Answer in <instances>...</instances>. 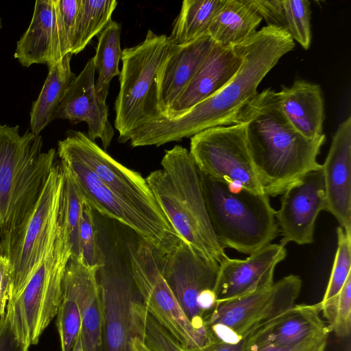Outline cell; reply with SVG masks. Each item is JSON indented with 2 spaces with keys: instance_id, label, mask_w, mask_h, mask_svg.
<instances>
[{
  "instance_id": "obj_1",
  "label": "cell",
  "mask_w": 351,
  "mask_h": 351,
  "mask_svg": "<svg viewBox=\"0 0 351 351\" xmlns=\"http://www.w3.org/2000/svg\"><path fill=\"white\" fill-rule=\"evenodd\" d=\"M237 47L241 64L218 92L176 118L157 114L132 132L130 145L159 147L191 138L210 128L235 124L258 95L261 82L295 44L286 29L267 25Z\"/></svg>"
},
{
  "instance_id": "obj_2",
  "label": "cell",
  "mask_w": 351,
  "mask_h": 351,
  "mask_svg": "<svg viewBox=\"0 0 351 351\" xmlns=\"http://www.w3.org/2000/svg\"><path fill=\"white\" fill-rule=\"evenodd\" d=\"M245 125L247 145L264 192L281 195L305 173L322 166L317 157L325 134L305 137L284 115L277 92L268 88L244 108L235 124Z\"/></svg>"
},
{
  "instance_id": "obj_3",
  "label": "cell",
  "mask_w": 351,
  "mask_h": 351,
  "mask_svg": "<svg viewBox=\"0 0 351 351\" xmlns=\"http://www.w3.org/2000/svg\"><path fill=\"white\" fill-rule=\"evenodd\" d=\"M160 164L161 169L145 178L160 208L185 243L219 264L228 256L213 230L199 171L189 151L176 145L165 151Z\"/></svg>"
},
{
  "instance_id": "obj_4",
  "label": "cell",
  "mask_w": 351,
  "mask_h": 351,
  "mask_svg": "<svg viewBox=\"0 0 351 351\" xmlns=\"http://www.w3.org/2000/svg\"><path fill=\"white\" fill-rule=\"evenodd\" d=\"M40 135L0 123V254L30 217L56 164Z\"/></svg>"
},
{
  "instance_id": "obj_5",
  "label": "cell",
  "mask_w": 351,
  "mask_h": 351,
  "mask_svg": "<svg viewBox=\"0 0 351 351\" xmlns=\"http://www.w3.org/2000/svg\"><path fill=\"white\" fill-rule=\"evenodd\" d=\"M199 175L208 215L224 249L250 255L277 237L276 210L266 193L233 187L200 171Z\"/></svg>"
},
{
  "instance_id": "obj_6",
  "label": "cell",
  "mask_w": 351,
  "mask_h": 351,
  "mask_svg": "<svg viewBox=\"0 0 351 351\" xmlns=\"http://www.w3.org/2000/svg\"><path fill=\"white\" fill-rule=\"evenodd\" d=\"M71 255L67 232L58 217L53 245L22 290L10 299L8 315L16 337L29 347L36 344L57 315L62 299L65 269Z\"/></svg>"
},
{
  "instance_id": "obj_7",
  "label": "cell",
  "mask_w": 351,
  "mask_h": 351,
  "mask_svg": "<svg viewBox=\"0 0 351 351\" xmlns=\"http://www.w3.org/2000/svg\"><path fill=\"white\" fill-rule=\"evenodd\" d=\"M173 45L166 35L149 29L138 45L122 50L120 88L114 102L118 141H130L132 132L157 113L154 80Z\"/></svg>"
},
{
  "instance_id": "obj_8",
  "label": "cell",
  "mask_w": 351,
  "mask_h": 351,
  "mask_svg": "<svg viewBox=\"0 0 351 351\" xmlns=\"http://www.w3.org/2000/svg\"><path fill=\"white\" fill-rule=\"evenodd\" d=\"M128 252L133 283L147 313L186 350L212 342L193 326L182 309L163 274V254L138 237L128 244Z\"/></svg>"
},
{
  "instance_id": "obj_9",
  "label": "cell",
  "mask_w": 351,
  "mask_h": 351,
  "mask_svg": "<svg viewBox=\"0 0 351 351\" xmlns=\"http://www.w3.org/2000/svg\"><path fill=\"white\" fill-rule=\"evenodd\" d=\"M302 284L298 276L290 274L269 287L217 303L206 321L212 341L237 343L244 340L295 304Z\"/></svg>"
},
{
  "instance_id": "obj_10",
  "label": "cell",
  "mask_w": 351,
  "mask_h": 351,
  "mask_svg": "<svg viewBox=\"0 0 351 351\" xmlns=\"http://www.w3.org/2000/svg\"><path fill=\"white\" fill-rule=\"evenodd\" d=\"M57 162L30 217L1 254L9 259L12 268L10 299L22 290L55 242L64 179L63 167Z\"/></svg>"
},
{
  "instance_id": "obj_11",
  "label": "cell",
  "mask_w": 351,
  "mask_h": 351,
  "mask_svg": "<svg viewBox=\"0 0 351 351\" xmlns=\"http://www.w3.org/2000/svg\"><path fill=\"white\" fill-rule=\"evenodd\" d=\"M189 152L199 170L210 178L265 193L247 145L244 123L210 128L193 136Z\"/></svg>"
},
{
  "instance_id": "obj_12",
  "label": "cell",
  "mask_w": 351,
  "mask_h": 351,
  "mask_svg": "<svg viewBox=\"0 0 351 351\" xmlns=\"http://www.w3.org/2000/svg\"><path fill=\"white\" fill-rule=\"evenodd\" d=\"M57 154L80 160L123 200L156 223L174 230L157 204L145 178L114 160L85 133L71 131L64 139L58 141Z\"/></svg>"
},
{
  "instance_id": "obj_13",
  "label": "cell",
  "mask_w": 351,
  "mask_h": 351,
  "mask_svg": "<svg viewBox=\"0 0 351 351\" xmlns=\"http://www.w3.org/2000/svg\"><path fill=\"white\" fill-rule=\"evenodd\" d=\"M162 271L189 320L210 337L206 321L217 304L219 264L206 261L181 241L162 254Z\"/></svg>"
},
{
  "instance_id": "obj_14",
  "label": "cell",
  "mask_w": 351,
  "mask_h": 351,
  "mask_svg": "<svg viewBox=\"0 0 351 351\" xmlns=\"http://www.w3.org/2000/svg\"><path fill=\"white\" fill-rule=\"evenodd\" d=\"M57 155L85 202L93 210L126 226L138 238L144 239L163 254L170 252L182 241L174 230L156 223L114 194L84 163L68 155Z\"/></svg>"
},
{
  "instance_id": "obj_15",
  "label": "cell",
  "mask_w": 351,
  "mask_h": 351,
  "mask_svg": "<svg viewBox=\"0 0 351 351\" xmlns=\"http://www.w3.org/2000/svg\"><path fill=\"white\" fill-rule=\"evenodd\" d=\"M281 195L280 208L275 212L278 231L282 237L280 244L285 247L289 242L312 243L317 217L327 209L322 167L305 173Z\"/></svg>"
},
{
  "instance_id": "obj_16",
  "label": "cell",
  "mask_w": 351,
  "mask_h": 351,
  "mask_svg": "<svg viewBox=\"0 0 351 351\" xmlns=\"http://www.w3.org/2000/svg\"><path fill=\"white\" fill-rule=\"evenodd\" d=\"M97 281L103 308L102 351H130L131 306L136 289L129 267L112 260L108 263L104 256Z\"/></svg>"
},
{
  "instance_id": "obj_17",
  "label": "cell",
  "mask_w": 351,
  "mask_h": 351,
  "mask_svg": "<svg viewBox=\"0 0 351 351\" xmlns=\"http://www.w3.org/2000/svg\"><path fill=\"white\" fill-rule=\"evenodd\" d=\"M286 256L285 246L270 243L245 259L224 258L219 264L217 303L271 286L275 268Z\"/></svg>"
},
{
  "instance_id": "obj_18",
  "label": "cell",
  "mask_w": 351,
  "mask_h": 351,
  "mask_svg": "<svg viewBox=\"0 0 351 351\" xmlns=\"http://www.w3.org/2000/svg\"><path fill=\"white\" fill-rule=\"evenodd\" d=\"M95 72L94 59L91 58L71 83L58 106L55 119H66L74 123H86L87 136L93 141L99 139L106 150L114 132L108 119L106 101L96 93Z\"/></svg>"
},
{
  "instance_id": "obj_19",
  "label": "cell",
  "mask_w": 351,
  "mask_h": 351,
  "mask_svg": "<svg viewBox=\"0 0 351 351\" xmlns=\"http://www.w3.org/2000/svg\"><path fill=\"white\" fill-rule=\"evenodd\" d=\"M327 199L326 211L351 234V117L340 123L322 165Z\"/></svg>"
},
{
  "instance_id": "obj_20",
  "label": "cell",
  "mask_w": 351,
  "mask_h": 351,
  "mask_svg": "<svg viewBox=\"0 0 351 351\" xmlns=\"http://www.w3.org/2000/svg\"><path fill=\"white\" fill-rule=\"evenodd\" d=\"M100 267L90 266L80 256H71L64 275L63 282L71 288L78 305L83 351H102L103 308L97 281Z\"/></svg>"
},
{
  "instance_id": "obj_21",
  "label": "cell",
  "mask_w": 351,
  "mask_h": 351,
  "mask_svg": "<svg viewBox=\"0 0 351 351\" xmlns=\"http://www.w3.org/2000/svg\"><path fill=\"white\" fill-rule=\"evenodd\" d=\"M206 36L184 45L173 47L159 68L155 80L156 107L165 117L193 79L214 45Z\"/></svg>"
},
{
  "instance_id": "obj_22",
  "label": "cell",
  "mask_w": 351,
  "mask_h": 351,
  "mask_svg": "<svg viewBox=\"0 0 351 351\" xmlns=\"http://www.w3.org/2000/svg\"><path fill=\"white\" fill-rule=\"evenodd\" d=\"M330 332L326 322L321 318L318 303L294 304L253 331L246 338L245 347H294Z\"/></svg>"
},
{
  "instance_id": "obj_23",
  "label": "cell",
  "mask_w": 351,
  "mask_h": 351,
  "mask_svg": "<svg viewBox=\"0 0 351 351\" xmlns=\"http://www.w3.org/2000/svg\"><path fill=\"white\" fill-rule=\"evenodd\" d=\"M241 62L237 46L225 48L214 43L193 79L164 117L176 118L213 96L234 75Z\"/></svg>"
},
{
  "instance_id": "obj_24",
  "label": "cell",
  "mask_w": 351,
  "mask_h": 351,
  "mask_svg": "<svg viewBox=\"0 0 351 351\" xmlns=\"http://www.w3.org/2000/svg\"><path fill=\"white\" fill-rule=\"evenodd\" d=\"M14 58L25 67L49 66L62 58L60 53L55 0L35 2L30 24L16 43Z\"/></svg>"
},
{
  "instance_id": "obj_25",
  "label": "cell",
  "mask_w": 351,
  "mask_h": 351,
  "mask_svg": "<svg viewBox=\"0 0 351 351\" xmlns=\"http://www.w3.org/2000/svg\"><path fill=\"white\" fill-rule=\"evenodd\" d=\"M277 95L284 115L298 132L309 138L324 134V102L319 85L299 80L283 86Z\"/></svg>"
},
{
  "instance_id": "obj_26",
  "label": "cell",
  "mask_w": 351,
  "mask_h": 351,
  "mask_svg": "<svg viewBox=\"0 0 351 351\" xmlns=\"http://www.w3.org/2000/svg\"><path fill=\"white\" fill-rule=\"evenodd\" d=\"M262 19L252 0H225L214 16L208 34L222 47H234L254 36Z\"/></svg>"
},
{
  "instance_id": "obj_27",
  "label": "cell",
  "mask_w": 351,
  "mask_h": 351,
  "mask_svg": "<svg viewBox=\"0 0 351 351\" xmlns=\"http://www.w3.org/2000/svg\"><path fill=\"white\" fill-rule=\"evenodd\" d=\"M72 56L68 53L49 66L47 78L30 110V130L35 135H40L55 120L58 106L76 76L71 68Z\"/></svg>"
},
{
  "instance_id": "obj_28",
  "label": "cell",
  "mask_w": 351,
  "mask_h": 351,
  "mask_svg": "<svg viewBox=\"0 0 351 351\" xmlns=\"http://www.w3.org/2000/svg\"><path fill=\"white\" fill-rule=\"evenodd\" d=\"M225 0H184L174 21L169 41L184 45L208 36L210 23Z\"/></svg>"
},
{
  "instance_id": "obj_29",
  "label": "cell",
  "mask_w": 351,
  "mask_h": 351,
  "mask_svg": "<svg viewBox=\"0 0 351 351\" xmlns=\"http://www.w3.org/2000/svg\"><path fill=\"white\" fill-rule=\"evenodd\" d=\"M121 32L120 24L111 21L99 34L95 55L93 57L98 73L95 83L96 93L104 101H106L111 80L120 74Z\"/></svg>"
},
{
  "instance_id": "obj_30",
  "label": "cell",
  "mask_w": 351,
  "mask_h": 351,
  "mask_svg": "<svg viewBox=\"0 0 351 351\" xmlns=\"http://www.w3.org/2000/svg\"><path fill=\"white\" fill-rule=\"evenodd\" d=\"M115 0H79L72 55L83 51L94 36L112 21Z\"/></svg>"
},
{
  "instance_id": "obj_31",
  "label": "cell",
  "mask_w": 351,
  "mask_h": 351,
  "mask_svg": "<svg viewBox=\"0 0 351 351\" xmlns=\"http://www.w3.org/2000/svg\"><path fill=\"white\" fill-rule=\"evenodd\" d=\"M63 170L59 219L67 232L71 256H79V228L85 200L71 176L64 167Z\"/></svg>"
},
{
  "instance_id": "obj_32",
  "label": "cell",
  "mask_w": 351,
  "mask_h": 351,
  "mask_svg": "<svg viewBox=\"0 0 351 351\" xmlns=\"http://www.w3.org/2000/svg\"><path fill=\"white\" fill-rule=\"evenodd\" d=\"M318 304L330 331L341 338L348 337L351 331V275L338 294Z\"/></svg>"
},
{
  "instance_id": "obj_33",
  "label": "cell",
  "mask_w": 351,
  "mask_h": 351,
  "mask_svg": "<svg viewBox=\"0 0 351 351\" xmlns=\"http://www.w3.org/2000/svg\"><path fill=\"white\" fill-rule=\"evenodd\" d=\"M62 291V299L56 315V325L62 351H72L80 333L81 317L74 294L64 282Z\"/></svg>"
},
{
  "instance_id": "obj_34",
  "label": "cell",
  "mask_w": 351,
  "mask_h": 351,
  "mask_svg": "<svg viewBox=\"0 0 351 351\" xmlns=\"http://www.w3.org/2000/svg\"><path fill=\"white\" fill-rule=\"evenodd\" d=\"M337 248L328 285L320 302H326L340 291L351 275V234L339 226L337 229Z\"/></svg>"
},
{
  "instance_id": "obj_35",
  "label": "cell",
  "mask_w": 351,
  "mask_h": 351,
  "mask_svg": "<svg viewBox=\"0 0 351 351\" xmlns=\"http://www.w3.org/2000/svg\"><path fill=\"white\" fill-rule=\"evenodd\" d=\"M287 31L304 49L311 45V8L307 0H282Z\"/></svg>"
},
{
  "instance_id": "obj_36",
  "label": "cell",
  "mask_w": 351,
  "mask_h": 351,
  "mask_svg": "<svg viewBox=\"0 0 351 351\" xmlns=\"http://www.w3.org/2000/svg\"><path fill=\"white\" fill-rule=\"evenodd\" d=\"M79 256L90 266L101 265L104 262L98 244L94 210L86 202L79 228Z\"/></svg>"
},
{
  "instance_id": "obj_37",
  "label": "cell",
  "mask_w": 351,
  "mask_h": 351,
  "mask_svg": "<svg viewBox=\"0 0 351 351\" xmlns=\"http://www.w3.org/2000/svg\"><path fill=\"white\" fill-rule=\"evenodd\" d=\"M60 53L62 58L71 53L79 0H55Z\"/></svg>"
},
{
  "instance_id": "obj_38",
  "label": "cell",
  "mask_w": 351,
  "mask_h": 351,
  "mask_svg": "<svg viewBox=\"0 0 351 351\" xmlns=\"http://www.w3.org/2000/svg\"><path fill=\"white\" fill-rule=\"evenodd\" d=\"M252 2L267 25L287 30L282 0H252Z\"/></svg>"
},
{
  "instance_id": "obj_39",
  "label": "cell",
  "mask_w": 351,
  "mask_h": 351,
  "mask_svg": "<svg viewBox=\"0 0 351 351\" xmlns=\"http://www.w3.org/2000/svg\"><path fill=\"white\" fill-rule=\"evenodd\" d=\"M12 287V268L9 259L0 254V317L5 315Z\"/></svg>"
},
{
  "instance_id": "obj_40",
  "label": "cell",
  "mask_w": 351,
  "mask_h": 351,
  "mask_svg": "<svg viewBox=\"0 0 351 351\" xmlns=\"http://www.w3.org/2000/svg\"><path fill=\"white\" fill-rule=\"evenodd\" d=\"M0 351H29L14 335L8 315L0 317Z\"/></svg>"
},
{
  "instance_id": "obj_41",
  "label": "cell",
  "mask_w": 351,
  "mask_h": 351,
  "mask_svg": "<svg viewBox=\"0 0 351 351\" xmlns=\"http://www.w3.org/2000/svg\"><path fill=\"white\" fill-rule=\"evenodd\" d=\"M329 335L311 339L294 347L282 348L273 346L245 347L244 351H324Z\"/></svg>"
},
{
  "instance_id": "obj_42",
  "label": "cell",
  "mask_w": 351,
  "mask_h": 351,
  "mask_svg": "<svg viewBox=\"0 0 351 351\" xmlns=\"http://www.w3.org/2000/svg\"><path fill=\"white\" fill-rule=\"evenodd\" d=\"M246 339L237 343H228L221 341H212L200 348L186 350L187 351H244Z\"/></svg>"
},
{
  "instance_id": "obj_43",
  "label": "cell",
  "mask_w": 351,
  "mask_h": 351,
  "mask_svg": "<svg viewBox=\"0 0 351 351\" xmlns=\"http://www.w3.org/2000/svg\"><path fill=\"white\" fill-rule=\"evenodd\" d=\"M130 351H153L150 349L143 341L132 332L130 340Z\"/></svg>"
},
{
  "instance_id": "obj_44",
  "label": "cell",
  "mask_w": 351,
  "mask_h": 351,
  "mask_svg": "<svg viewBox=\"0 0 351 351\" xmlns=\"http://www.w3.org/2000/svg\"><path fill=\"white\" fill-rule=\"evenodd\" d=\"M72 351H83L82 348V343H81V339H80V335L77 339V341L75 343V346H74Z\"/></svg>"
},
{
  "instance_id": "obj_45",
  "label": "cell",
  "mask_w": 351,
  "mask_h": 351,
  "mask_svg": "<svg viewBox=\"0 0 351 351\" xmlns=\"http://www.w3.org/2000/svg\"><path fill=\"white\" fill-rule=\"evenodd\" d=\"M169 351H186V350L181 346H178L173 348Z\"/></svg>"
},
{
  "instance_id": "obj_46",
  "label": "cell",
  "mask_w": 351,
  "mask_h": 351,
  "mask_svg": "<svg viewBox=\"0 0 351 351\" xmlns=\"http://www.w3.org/2000/svg\"><path fill=\"white\" fill-rule=\"evenodd\" d=\"M1 27H2V22H1V19L0 17V29H1Z\"/></svg>"
},
{
  "instance_id": "obj_47",
  "label": "cell",
  "mask_w": 351,
  "mask_h": 351,
  "mask_svg": "<svg viewBox=\"0 0 351 351\" xmlns=\"http://www.w3.org/2000/svg\"><path fill=\"white\" fill-rule=\"evenodd\" d=\"M0 249H1V242H0Z\"/></svg>"
}]
</instances>
